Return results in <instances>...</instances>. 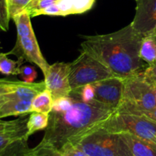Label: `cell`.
I'll return each instance as SVG.
<instances>
[{
  "label": "cell",
  "mask_w": 156,
  "mask_h": 156,
  "mask_svg": "<svg viewBox=\"0 0 156 156\" xmlns=\"http://www.w3.org/2000/svg\"><path fill=\"white\" fill-rule=\"evenodd\" d=\"M82 37L81 50L102 62L117 77L126 79L146 69L140 56L143 37L135 31L131 23L113 33Z\"/></svg>",
  "instance_id": "obj_1"
},
{
  "label": "cell",
  "mask_w": 156,
  "mask_h": 156,
  "mask_svg": "<svg viewBox=\"0 0 156 156\" xmlns=\"http://www.w3.org/2000/svg\"><path fill=\"white\" fill-rule=\"evenodd\" d=\"M114 111L95 100L86 103L74 98L73 105L67 111L50 113L48 126L41 142L61 152L66 145H74L100 126Z\"/></svg>",
  "instance_id": "obj_2"
},
{
  "label": "cell",
  "mask_w": 156,
  "mask_h": 156,
  "mask_svg": "<svg viewBox=\"0 0 156 156\" xmlns=\"http://www.w3.org/2000/svg\"><path fill=\"white\" fill-rule=\"evenodd\" d=\"M74 145L88 156H133L123 133L111 132L101 125Z\"/></svg>",
  "instance_id": "obj_3"
},
{
  "label": "cell",
  "mask_w": 156,
  "mask_h": 156,
  "mask_svg": "<svg viewBox=\"0 0 156 156\" xmlns=\"http://www.w3.org/2000/svg\"><path fill=\"white\" fill-rule=\"evenodd\" d=\"M155 108L152 82L143 72L124 79L123 98L116 111L143 114Z\"/></svg>",
  "instance_id": "obj_4"
},
{
  "label": "cell",
  "mask_w": 156,
  "mask_h": 156,
  "mask_svg": "<svg viewBox=\"0 0 156 156\" xmlns=\"http://www.w3.org/2000/svg\"><path fill=\"white\" fill-rule=\"evenodd\" d=\"M101 126L111 132L129 133L156 143V121L143 114L115 111Z\"/></svg>",
  "instance_id": "obj_5"
},
{
  "label": "cell",
  "mask_w": 156,
  "mask_h": 156,
  "mask_svg": "<svg viewBox=\"0 0 156 156\" xmlns=\"http://www.w3.org/2000/svg\"><path fill=\"white\" fill-rule=\"evenodd\" d=\"M114 76L106 66L82 50L80 55L70 62L69 83L72 91H78L85 85Z\"/></svg>",
  "instance_id": "obj_6"
},
{
  "label": "cell",
  "mask_w": 156,
  "mask_h": 156,
  "mask_svg": "<svg viewBox=\"0 0 156 156\" xmlns=\"http://www.w3.org/2000/svg\"><path fill=\"white\" fill-rule=\"evenodd\" d=\"M46 88L45 82L35 83L0 79V104L15 101H32Z\"/></svg>",
  "instance_id": "obj_7"
},
{
  "label": "cell",
  "mask_w": 156,
  "mask_h": 156,
  "mask_svg": "<svg viewBox=\"0 0 156 156\" xmlns=\"http://www.w3.org/2000/svg\"><path fill=\"white\" fill-rule=\"evenodd\" d=\"M5 53L8 56L14 55L18 59L35 64L42 70L44 76L47 74L50 66L41 53L34 33L25 36H17L14 47Z\"/></svg>",
  "instance_id": "obj_8"
},
{
  "label": "cell",
  "mask_w": 156,
  "mask_h": 156,
  "mask_svg": "<svg viewBox=\"0 0 156 156\" xmlns=\"http://www.w3.org/2000/svg\"><path fill=\"white\" fill-rule=\"evenodd\" d=\"M70 63L56 62L50 65L45 78L47 89L53 100L61 97H69L72 88L69 83Z\"/></svg>",
  "instance_id": "obj_9"
},
{
  "label": "cell",
  "mask_w": 156,
  "mask_h": 156,
  "mask_svg": "<svg viewBox=\"0 0 156 156\" xmlns=\"http://www.w3.org/2000/svg\"><path fill=\"white\" fill-rule=\"evenodd\" d=\"M92 85L94 88V100L116 111L123 98L124 79L114 76Z\"/></svg>",
  "instance_id": "obj_10"
},
{
  "label": "cell",
  "mask_w": 156,
  "mask_h": 156,
  "mask_svg": "<svg viewBox=\"0 0 156 156\" xmlns=\"http://www.w3.org/2000/svg\"><path fill=\"white\" fill-rule=\"evenodd\" d=\"M136 7L133 21L135 31L144 37L156 31V0H136Z\"/></svg>",
  "instance_id": "obj_11"
},
{
  "label": "cell",
  "mask_w": 156,
  "mask_h": 156,
  "mask_svg": "<svg viewBox=\"0 0 156 156\" xmlns=\"http://www.w3.org/2000/svg\"><path fill=\"white\" fill-rule=\"evenodd\" d=\"M27 115H22L19 123L12 127L0 131V152L21 139L26 138L28 140L27 137Z\"/></svg>",
  "instance_id": "obj_12"
},
{
  "label": "cell",
  "mask_w": 156,
  "mask_h": 156,
  "mask_svg": "<svg viewBox=\"0 0 156 156\" xmlns=\"http://www.w3.org/2000/svg\"><path fill=\"white\" fill-rule=\"evenodd\" d=\"M123 133L133 156H156V143L129 133Z\"/></svg>",
  "instance_id": "obj_13"
},
{
  "label": "cell",
  "mask_w": 156,
  "mask_h": 156,
  "mask_svg": "<svg viewBox=\"0 0 156 156\" xmlns=\"http://www.w3.org/2000/svg\"><path fill=\"white\" fill-rule=\"evenodd\" d=\"M31 112V100L15 101L0 104V120L11 116L27 115Z\"/></svg>",
  "instance_id": "obj_14"
},
{
  "label": "cell",
  "mask_w": 156,
  "mask_h": 156,
  "mask_svg": "<svg viewBox=\"0 0 156 156\" xmlns=\"http://www.w3.org/2000/svg\"><path fill=\"white\" fill-rule=\"evenodd\" d=\"M140 56L149 66L156 62V31L152 32L143 38Z\"/></svg>",
  "instance_id": "obj_15"
},
{
  "label": "cell",
  "mask_w": 156,
  "mask_h": 156,
  "mask_svg": "<svg viewBox=\"0 0 156 156\" xmlns=\"http://www.w3.org/2000/svg\"><path fill=\"white\" fill-rule=\"evenodd\" d=\"M49 117L50 114H44V113L34 112V111L30 113L27 122V138L33 135L34 133L46 129L48 126Z\"/></svg>",
  "instance_id": "obj_16"
},
{
  "label": "cell",
  "mask_w": 156,
  "mask_h": 156,
  "mask_svg": "<svg viewBox=\"0 0 156 156\" xmlns=\"http://www.w3.org/2000/svg\"><path fill=\"white\" fill-rule=\"evenodd\" d=\"M53 99L50 91L46 88L32 100V112L50 114L53 108Z\"/></svg>",
  "instance_id": "obj_17"
},
{
  "label": "cell",
  "mask_w": 156,
  "mask_h": 156,
  "mask_svg": "<svg viewBox=\"0 0 156 156\" xmlns=\"http://www.w3.org/2000/svg\"><path fill=\"white\" fill-rule=\"evenodd\" d=\"M25 61L18 59L14 61L8 57L5 53L0 52V73L6 76H16L19 75L20 67Z\"/></svg>",
  "instance_id": "obj_18"
},
{
  "label": "cell",
  "mask_w": 156,
  "mask_h": 156,
  "mask_svg": "<svg viewBox=\"0 0 156 156\" xmlns=\"http://www.w3.org/2000/svg\"><path fill=\"white\" fill-rule=\"evenodd\" d=\"M30 148L27 146V139L24 138L8 146L0 152V156H28Z\"/></svg>",
  "instance_id": "obj_19"
},
{
  "label": "cell",
  "mask_w": 156,
  "mask_h": 156,
  "mask_svg": "<svg viewBox=\"0 0 156 156\" xmlns=\"http://www.w3.org/2000/svg\"><path fill=\"white\" fill-rule=\"evenodd\" d=\"M70 97L79 99L83 102L89 103L94 99V88L92 84H88L82 87L78 91H72Z\"/></svg>",
  "instance_id": "obj_20"
},
{
  "label": "cell",
  "mask_w": 156,
  "mask_h": 156,
  "mask_svg": "<svg viewBox=\"0 0 156 156\" xmlns=\"http://www.w3.org/2000/svg\"><path fill=\"white\" fill-rule=\"evenodd\" d=\"M28 156H62L61 152L51 146L40 143L33 149L28 151Z\"/></svg>",
  "instance_id": "obj_21"
},
{
  "label": "cell",
  "mask_w": 156,
  "mask_h": 156,
  "mask_svg": "<svg viewBox=\"0 0 156 156\" xmlns=\"http://www.w3.org/2000/svg\"><path fill=\"white\" fill-rule=\"evenodd\" d=\"M31 0H7L8 10L10 18L22 12Z\"/></svg>",
  "instance_id": "obj_22"
},
{
  "label": "cell",
  "mask_w": 156,
  "mask_h": 156,
  "mask_svg": "<svg viewBox=\"0 0 156 156\" xmlns=\"http://www.w3.org/2000/svg\"><path fill=\"white\" fill-rule=\"evenodd\" d=\"M74 98L72 97H61L53 100L52 111L63 112L69 109L73 105Z\"/></svg>",
  "instance_id": "obj_23"
},
{
  "label": "cell",
  "mask_w": 156,
  "mask_h": 156,
  "mask_svg": "<svg viewBox=\"0 0 156 156\" xmlns=\"http://www.w3.org/2000/svg\"><path fill=\"white\" fill-rule=\"evenodd\" d=\"M19 75L23 81L26 82H33L37 76L36 69L32 66H21L20 67Z\"/></svg>",
  "instance_id": "obj_24"
},
{
  "label": "cell",
  "mask_w": 156,
  "mask_h": 156,
  "mask_svg": "<svg viewBox=\"0 0 156 156\" xmlns=\"http://www.w3.org/2000/svg\"><path fill=\"white\" fill-rule=\"evenodd\" d=\"M95 0H73V14H81L92 7Z\"/></svg>",
  "instance_id": "obj_25"
},
{
  "label": "cell",
  "mask_w": 156,
  "mask_h": 156,
  "mask_svg": "<svg viewBox=\"0 0 156 156\" xmlns=\"http://www.w3.org/2000/svg\"><path fill=\"white\" fill-rule=\"evenodd\" d=\"M50 15V16H62V13H61V11L59 9V8L58 7L57 4L55 3V4L51 5L48 6L47 8H44V9H41L39 11H37V12H34L30 17H36L39 16V15Z\"/></svg>",
  "instance_id": "obj_26"
},
{
  "label": "cell",
  "mask_w": 156,
  "mask_h": 156,
  "mask_svg": "<svg viewBox=\"0 0 156 156\" xmlns=\"http://www.w3.org/2000/svg\"><path fill=\"white\" fill-rule=\"evenodd\" d=\"M62 156H88L80 148L73 144H68L61 150Z\"/></svg>",
  "instance_id": "obj_27"
},
{
  "label": "cell",
  "mask_w": 156,
  "mask_h": 156,
  "mask_svg": "<svg viewBox=\"0 0 156 156\" xmlns=\"http://www.w3.org/2000/svg\"><path fill=\"white\" fill-rule=\"evenodd\" d=\"M143 73L145 76L150 80L156 81V62L152 65L148 66Z\"/></svg>",
  "instance_id": "obj_28"
},
{
  "label": "cell",
  "mask_w": 156,
  "mask_h": 156,
  "mask_svg": "<svg viewBox=\"0 0 156 156\" xmlns=\"http://www.w3.org/2000/svg\"><path fill=\"white\" fill-rule=\"evenodd\" d=\"M21 116L19 117V118L16 119V120H0V131L15 126V125H16L17 123H19V121L21 120Z\"/></svg>",
  "instance_id": "obj_29"
},
{
  "label": "cell",
  "mask_w": 156,
  "mask_h": 156,
  "mask_svg": "<svg viewBox=\"0 0 156 156\" xmlns=\"http://www.w3.org/2000/svg\"><path fill=\"white\" fill-rule=\"evenodd\" d=\"M9 28V21L6 20L0 9V31H8Z\"/></svg>",
  "instance_id": "obj_30"
},
{
  "label": "cell",
  "mask_w": 156,
  "mask_h": 156,
  "mask_svg": "<svg viewBox=\"0 0 156 156\" xmlns=\"http://www.w3.org/2000/svg\"><path fill=\"white\" fill-rule=\"evenodd\" d=\"M0 9H1L3 15L6 20L10 21V17H9V10H8V4H7V0H0Z\"/></svg>",
  "instance_id": "obj_31"
},
{
  "label": "cell",
  "mask_w": 156,
  "mask_h": 156,
  "mask_svg": "<svg viewBox=\"0 0 156 156\" xmlns=\"http://www.w3.org/2000/svg\"><path fill=\"white\" fill-rule=\"evenodd\" d=\"M143 115L146 116V117H149V118L152 119V120L156 121V108H155V109L152 110V111H146V112L143 113Z\"/></svg>",
  "instance_id": "obj_32"
},
{
  "label": "cell",
  "mask_w": 156,
  "mask_h": 156,
  "mask_svg": "<svg viewBox=\"0 0 156 156\" xmlns=\"http://www.w3.org/2000/svg\"><path fill=\"white\" fill-rule=\"evenodd\" d=\"M152 82V85H153V91H154V94H155V98L156 100V81L154 80H151Z\"/></svg>",
  "instance_id": "obj_33"
},
{
  "label": "cell",
  "mask_w": 156,
  "mask_h": 156,
  "mask_svg": "<svg viewBox=\"0 0 156 156\" xmlns=\"http://www.w3.org/2000/svg\"><path fill=\"white\" fill-rule=\"evenodd\" d=\"M56 1H59V0H56Z\"/></svg>",
  "instance_id": "obj_34"
},
{
  "label": "cell",
  "mask_w": 156,
  "mask_h": 156,
  "mask_svg": "<svg viewBox=\"0 0 156 156\" xmlns=\"http://www.w3.org/2000/svg\"><path fill=\"white\" fill-rule=\"evenodd\" d=\"M0 49H1V47H0Z\"/></svg>",
  "instance_id": "obj_35"
},
{
  "label": "cell",
  "mask_w": 156,
  "mask_h": 156,
  "mask_svg": "<svg viewBox=\"0 0 156 156\" xmlns=\"http://www.w3.org/2000/svg\"><path fill=\"white\" fill-rule=\"evenodd\" d=\"M154 81H155V80H154Z\"/></svg>",
  "instance_id": "obj_36"
}]
</instances>
